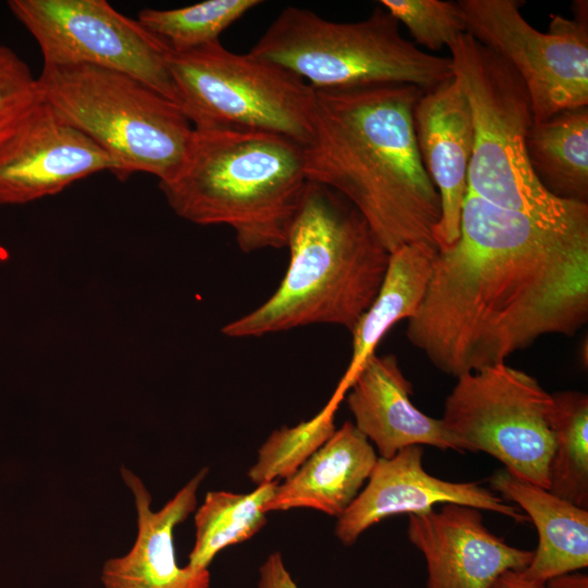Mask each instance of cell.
<instances>
[{"label":"cell","instance_id":"1","mask_svg":"<svg viewBox=\"0 0 588 588\" xmlns=\"http://www.w3.org/2000/svg\"><path fill=\"white\" fill-rule=\"evenodd\" d=\"M588 320V223L555 226L467 191L460 235L437 249L408 341L455 378Z\"/></svg>","mask_w":588,"mask_h":588},{"label":"cell","instance_id":"2","mask_svg":"<svg viewBox=\"0 0 588 588\" xmlns=\"http://www.w3.org/2000/svg\"><path fill=\"white\" fill-rule=\"evenodd\" d=\"M315 89L304 147L309 181L347 199L391 254L433 241L439 194L418 152L413 111L425 89L375 84Z\"/></svg>","mask_w":588,"mask_h":588},{"label":"cell","instance_id":"3","mask_svg":"<svg viewBox=\"0 0 588 588\" xmlns=\"http://www.w3.org/2000/svg\"><path fill=\"white\" fill-rule=\"evenodd\" d=\"M286 247L289 267L278 289L226 323V336H261L316 323L352 332L375 299L390 256L347 199L309 180Z\"/></svg>","mask_w":588,"mask_h":588},{"label":"cell","instance_id":"4","mask_svg":"<svg viewBox=\"0 0 588 588\" xmlns=\"http://www.w3.org/2000/svg\"><path fill=\"white\" fill-rule=\"evenodd\" d=\"M308 179L304 146L284 135L194 128L181 171L160 182L169 206L200 225H228L241 250L286 247Z\"/></svg>","mask_w":588,"mask_h":588},{"label":"cell","instance_id":"5","mask_svg":"<svg viewBox=\"0 0 588 588\" xmlns=\"http://www.w3.org/2000/svg\"><path fill=\"white\" fill-rule=\"evenodd\" d=\"M448 48L473 118L468 192L550 225L588 223V204L555 197L531 169L526 140L534 124L532 107L514 68L467 33Z\"/></svg>","mask_w":588,"mask_h":588},{"label":"cell","instance_id":"6","mask_svg":"<svg viewBox=\"0 0 588 588\" xmlns=\"http://www.w3.org/2000/svg\"><path fill=\"white\" fill-rule=\"evenodd\" d=\"M37 81L42 99L115 160L119 179L146 172L160 183L181 171L194 127L176 102L131 75L87 64H44Z\"/></svg>","mask_w":588,"mask_h":588},{"label":"cell","instance_id":"7","mask_svg":"<svg viewBox=\"0 0 588 588\" xmlns=\"http://www.w3.org/2000/svg\"><path fill=\"white\" fill-rule=\"evenodd\" d=\"M249 53L299 76L313 88L409 84L432 88L453 76L450 57L405 39L380 4L356 22H333L286 7Z\"/></svg>","mask_w":588,"mask_h":588},{"label":"cell","instance_id":"8","mask_svg":"<svg viewBox=\"0 0 588 588\" xmlns=\"http://www.w3.org/2000/svg\"><path fill=\"white\" fill-rule=\"evenodd\" d=\"M179 105L194 128L278 133L304 147L313 134L315 89L292 72L219 40L167 54Z\"/></svg>","mask_w":588,"mask_h":588},{"label":"cell","instance_id":"9","mask_svg":"<svg viewBox=\"0 0 588 588\" xmlns=\"http://www.w3.org/2000/svg\"><path fill=\"white\" fill-rule=\"evenodd\" d=\"M440 418L457 452H483L512 476L548 489L553 396L505 363L464 373Z\"/></svg>","mask_w":588,"mask_h":588},{"label":"cell","instance_id":"10","mask_svg":"<svg viewBox=\"0 0 588 588\" xmlns=\"http://www.w3.org/2000/svg\"><path fill=\"white\" fill-rule=\"evenodd\" d=\"M466 32L505 59L528 90L534 123L588 105L587 3L574 19L551 15L547 33L522 15V1L460 0Z\"/></svg>","mask_w":588,"mask_h":588},{"label":"cell","instance_id":"11","mask_svg":"<svg viewBox=\"0 0 588 588\" xmlns=\"http://www.w3.org/2000/svg\"><path fill=\"white\" fill-rule=\"evenodd\" d=\"M8 7L38 44L44 64L122 72L179 105L167 66L169 47L107 1L10 0Z\"/></svg>","mask_w":588,"mask_h":588},{"label":"cell","instance_id":"12","mask_svg":"<svg viewBox=\"0 0 588 588\" xmlns=\"http://www.w3.org/2000/svg\"><path fill=\"white\" fill-rule=\"evenodd\" d=\"M101 171L118 176L119 166L41 99L0 145V205L54 195Z\"/></svg>","mask_w":588,"mask_h":588},{"label":"cell","instance_id":"13","mask_svg":"<svg viewBox=\"0 0 588 588\" xmlns=\"http://www.w3.org/2000/svg\"><path fill=\"white\" fill-rule=\"evenodd\" d=\"M421 445L400 450L378 461L359 494L338 518L336 538L346 547L354 544L369 527L401 514L420 515L438 504L454 503L498 513L524 523L528 517L516 505L504 501L478 482H454L427 473Z\"/></svg>","mask_w":588,"mask_h":588},{"label":"cell","instance_id":"14","mask_svg":"<svg viewBox=\"0 0 588 588\" xmlns=\"http://www.w3.org/2000/svg\"><path fill=\"white\" fill-rule=\"evenodd\" d=\"M407 536L426 561V588H490L503 572L525 569L534 555L492 534L480 510L454 503L409 515Z\"/></svg>","mask_w":588,"mask_h":588},{"label":"cell","instance_id":"15","mask_svg":"<svg viewBox=\"0 0 588 588\" xmlns=\"http://www.w3.org/2000/svg\"><path fill=\"white\" fill-rule=\"evenodd\" d=\"M413 121L422 167L440 198L433 241L438 248L448 247L460 235L474 146L471 111L458 79L453 75L424 90L414 107Z\"/></svg>","mask_w":588,"mask_h":588},{"label":"cell","instance_id":"16","mask_svg":"<svg viewBox=\"0 0 588 588\" xmlns=\"http://www.w3.org/2000/svg\"><path fill=\"white\" fill-rule=\"evenodd\" d=\"M120 473L134 500L137 535L126 554L103 563V588H209V568L180 566L174 548V529L196 510L208 468L200 469L158 511L151 509L152 497L142 479L124 466Z\"/></svg>","mask_w":588,"mask_h":588},{"label":"cell","instance_id":"17","mask_svg":"<svg viewBox=\"0 0 588 588\" xmlns=\"http://www.w3.org/2000/svg\"><path fill=\"white\" fill-rule=\"evenodd\" d=\"M412 393V383L395 355H372L347 391L346 402L354 426L382 458H390L412 445L456 451L441 419L418 409L411 400Z\"/></svg>","mask_w":588,"mask_h":588},{"label":"cell","instance_id":"18","mask_svg":"<svg viewBox=\"0 0 588 588\" xmlns=\"http://www.w3.org/2000/svg\"><path fill=\"white\" fill-rule=\"evenodd\" d=\"M378 461L373 445L345 421L275 491L267 513L313 509L339 517L357 498Z\"/></svg>","mask_w":588,"mask_h":588},{"label":"cell","instance_id":"19","mask_svg":"<svg viewBox=\"0 0 588 588\" xmlns=\"http://www.w3.org/2000/svg\"><path fill=\"white\" fill-rule=\"evenodd\" d=\"M491 490L516 506L534 523L538 546L523 575L535 581L588 566V510L548 489L518 479L504 468L489 479Z\"/></svg>","mask_w":588,"mask_h":588},{"label":"cell","instance_id":"20","mask_svg":"<svg viewBox=\"0 0 588 588\" xmlns=\"http://www.w3.org/2000/svg\"><path fill=\"white\" fill-rule=\"evenodd\" d=\"M437 245L417 242L404 245L389 256L379 291L351 332L350 364L330 400L340 404L366 360L387 332L399 321L411 319L418 310L430 279Z\"/></svg>","mask_w":588,"mask_h":588},{"label":"cell","instance_id":"21","mask_svg":"<svg viewBox=\"0 0 588 588\" xmlns=\"http://www.w3.org/2000/svg\"><path fill=\"white\" fill-rule=\"evenodd\" d=\"M526 148L531 169L558 198L588 200V107L555 113L529 130Z\"/></svg>","mask_w":588,"mask_h":588},{"label":"cell","instance_id":"22","mask_svg":"<svg viewBox=\"0 0 588 588\" xmlns=\"http://www.w3.org/2000/svg\"><path fill=\"white\" fill-rule=\"evenodd\" d=\"M278 483L259 485L249 493L209 491L195 512V541L186 565L207 569L220 551L255 536L267 523L266 505Z\"/></svg>","mask_w":588,"mask_h":588},{"label":"cell","instance_id":"23","mask_svg":"<svg viewBox=\"0 0 588 588\" xmlns=\"http://www.w3.org/2000/svg\"><path fill=\"white\" fill-rule=\"evenodd\" d=\"M552 396L553 451L548 490L588 510V396L573 390Z\"/></svg>","mask_w":588,"mask_h":588},{"label":"cell","instance_id":"24","mask_svg":"<svg viewBox=\"0 0 588 588\" xmlns=\"http://www.w3.org/2000/svg\"><path fill=\"white\" fill-rule=\"evenodd\" d=\"M258 0H207L171 10L144 9L137 21L161 39L171 51L184 52L212 41Z\"/></svg>","mask_w":588,"mask_h":588},{"label":"cell","instance_id":"25","mask_svg":"<svg viewBox=\"0 0 588 588\" xmlns=\"http://www.w3.org/2000/svg\"><path fill=\"white\" fill-rule=\"evenodd\" d=\"M336 411L326 404L311 419L273 431L248 469L249 480L259 486L291 477L333 434Z\"/></svg>","mask_w":588,"mask_h":588},{"label":"cell","instance_id":"26","mask_svg":"<svg viewBox=\"0 0 588 588\" xmlns=\"http://www.w3.org/2000/svg\"><path fill=\"white\" fill-rule=\"evenodd\" d=\"M380 5L411 33L415 42L430 50L449 47L466 32L457 2L441 0H381Z\"/></svg>","mask_w":588,"mask_h":588},{"label":"cell","instance_id":"27","mask_svg":"<svg viewBox=\"0 0 588 588\" xmlns=\"http://www.w3.org/2000/svg\"><path fill=\"white\" fill-rule=\"evenodd\" d=\"M41 99L37 77L27 63L0 45V145Z\"/></svg>","mask_w":588,"mask_h":588},{"label":"cell","instance_id":"28","mask_svg":"<svg viewBox=\"0 0 588 588\" xmlns=\"http://www.w3.org/2000/svg\"><path fill=\"white\" fill-rule=\"evenodd\" d=\"M258 588H299L285 567L280 552H273L259 567Z\"/></svg>","mask_w":588,"mask_h":588},{"label":"cell","instance_id":"29","mask_svg":"<svg viewBox=\"0 0 588 588\" xmlns=\"http://www.w3.org/2000/svg\"><path fill=\"white\" fill-rule=\"evenodd\" d=\"M490 588H547V586L546 583L526 578L522 571L509 569L499 575Z\"/></svg>","mask_w":588,"mask_h":588},{"label":"cell","instance_id":"30","mask_svg":"<svg viewBox=\"0 0 588 588\" xmlns=\"http://www.w3.org/2000/svg\"><path fill=\"white\" fill-rule=\"evenodd\" d=\"M547 588H588L587 574L578 571L554 576L546 581Z\"/></svg>","mask_w":588,"mask_h":588}]
</instances>
